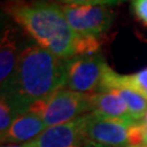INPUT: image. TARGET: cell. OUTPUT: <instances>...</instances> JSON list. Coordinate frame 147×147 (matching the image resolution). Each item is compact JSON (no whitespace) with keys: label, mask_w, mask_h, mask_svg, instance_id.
<instances>
[{"label":"cell","mask_w":147,"mask_h":147,"mask_svg":"<svg viewBox=\"0 0 147 147\" xmlns=\"http://www.w3.org/2000/svg\"><path fill=\"white\" fill-rule=\"evenodd\" d=\"M3 10L13 19L37 45L61 59L97 53L98 38L78 35L71 28L61 5L42 0H9Z\"/></svg>","instance_id":"cell-1"},{"label":"cell","mask_w":147,"mask_h":147,"mask_svg":"<svg viewBox=\"0 0 147 147\" xmlns=\"http://www.w3.org/2000/svg\"><path fill=\"white\" fill-rule=\"evenodd\" d=\"M65 74L67 59L59 58L39 45L27 46L20 51L10 88L1 96L21 116L33 102L64 88Z\"/></svg>","instance_id":"cell-2"},{"label":"cell","mask_w":147,"mask_h":147,"mask_svg":"<svg viewBox=\"0 0 147 147\" xmlns=\"http://www.w3.org/2000/svg\"><path fill=\"white\" fill-rule=\"evenodd\" d=\"M27 112L38 116L47 127L68 123L92 112L90 96L69 89L57 90L47 98L33 102Z\"/></svg>","instance_id":"cell-3"},{"label":"cell","mask_w":147,"mask_h":147,"mask_svg":"<svg viewBox=\"0 0 147 147\" xmlns=\"http://www.w3.org/2000/svg\"><path fill=\"white\" fill-rule=\"evenodd\" d=\"M108 69L104 56L99 53L67 59L64 88L80 94H97Z\"/></svg>","instance_id":"cell-4"},{"label":"cell","mask_w":147,"mask_h":147,"mask_svg":"<svg viewBox=\"0 0 147 147\" xmlns=\"http://www.w3.org/2000/svg\"><path fill=\"white\" fill-rule=\"evenodd\" d=\"M60 5L71 28L80 36L99 38L113 21L112 11L105 5Z\"/></svg>","instance_id":"cell-5"},{"label":"cell","mask_w":147,"mask_h":147,"mask_svg":"<svg viewBox=\"0 0 147 147\" xmlns=\"http://www.w3.org/2000/svg\"><path fill=\"white\" fill-rule=\"evenodd\" d=\"M132 124L134 123L89 112L85 122V137L87 142L98 147H130L127 133Z\"/></svg>","instance_id":"cell-6"},{"label":"cell","mask_w":147,"mask_h":147,"mask_svg":"<svg viewBox=\"0 0 147 147\" xmlns=\"http://www.w3.org/2000/svg\"><path fill=\"white\" fill-rule=\"evenodd\" d=\"M87 113L75 120L47 127L42 134L27 142V147H80L87 142L85 122Z\"/></svg>","instance_id":"cell-7"},{"label":"cell","mask_w":147,"mask_h":147,"mask_svg":"<svg viewBox=\"0 0 147 147\" xmlns=\"http://www.w3.org/2000/svg\"><path fill=\"white\" fill-rule=\"evenodd\" d=\"M20 51L18 49L16 30L5 25L0 42V87L1 95L5 94L11 86L18 67Z\"/></svg>","instance_id":"cell-8"},{"label":"cell","mask_w":147,"mask_h":147,"mask_svg":"<svg viewBox=\"0 0 147 147\" xmlns=\"http://www.w3.org/2000/svg\"><path fill=\"white\" fill-rule=\"evenodd\" d=\"M47 129L38 116L25 112L19 116L7 131L1 134V144H22L35 140Z\"/></svg>","instance_id":"cell-9"},{"label":"cell","mask_w":147,"mask_h":147,"mask_svg":"<svg viewBox=\"0 0 147 147\" xmlns=\"http://www.w3.org/2000/svg\"><path fill=\"white\" fill-rule=\"evenodd\" d=\"M90 96V104H92V112L95 115L108 119H117L135 123L132 118L129 108L124 100L116 90H109L104 93L89 95Z\"/></svg>","instance_id":"cell-10"},{"label":"cell","mask_w":147,"mask_h":147,"mask_svg":"<svg viewBox=\"0 0 147 147\" xmlns=\"http://www.w3.org/2000/svg\"><path fill=\"white\" fill-rule=\"evenodd\" d=\"M124 100L132 118L140 122L143 120L147 112V97L141 92L136 90L131 86L122 85L118 88L113 89Z\"/></svg>","instance_id":"cell-11"},{"label":"cell","mask_w":147,"mask_h":147,"mask_svg":"<svg viewBox=\"0 0 147 147\" xmlns=\"http://www.w3.org/2000/svg\"><path fill=\"white\" fill-rule=\"evenodd\" d=\"M19 117L14 110V108L10 105V102L5 99V97L1 96L0 100V133L3 134L12 124V122Z\"/></svg>","instance_id":"cell-12"},{"label":"cell","mask_w":147,"mask_h":147,"mask_svg":"<svg viewBox=\"0 0 147 147\" xmlns=\"http://www.w3.org/2000/svg\"><path fill=\"white\" fill-rule=\"evenodd\" d=\"M127 135L130 147H147L146 132L142 121L129 126Z\"/></svg>","instance_id":"cell-13"},{"label":"cell","mask_w":147,"mask_h":147,"mask_svg":"<svg viewBox=\"0 0 147 147\" xmlns=\"http://www.w3.org/2000/svg\"><path fill=\"white\" fill-rule=\"evenodd\" d=\"M125 0H55V3L65 5H112Z\"/></svg>","instance_id":"cell-14"},{"label":"cell","mask_w":147,"mask_h":147,"mask_svg":"<svg viewBox=\"0 0 147 147\" xmlns=\"http://www.w3.org/2000/svg\"><path fill=\"white\" fill-rule=\"evenodd\" d=\"M132 9L137 19L147 25V0H132Z\"/></svg>","instance_id":"cell-15"},{"label":"cell","mask_w":147,"mask_h":147,"mask_svg":"<svg viewBox=\"0 0 147 147\" xmlns=\"http://www.w3.org/2000/svg\"><path fill=\"white\" fill-rule=\"evenodd\" d=\"M1 147H27L26 143H22V144H5Z\"/></svg>","instance_id":"cell-16"},{"label":"cell","mask_w":147,"mask_h":147,"mask_svg":"<svg viewBox=\"0 0 147 147\" xmlns=\"http://www.w3.org/2000/svg\"><path fill=\"white\" fill-rule=\"evenodd\" d=\"M143 124H144V127H145V132H146V138H147V112H146V115H145V117L143 118Z\"/></svg>","instance_id":"cell-17"},{"label":"cell","mask_w":147,"mask_h":147,"mask_svg":"<svg viewBox=\"0 0 147 147\" xmlns=\"http://www.w3.org/2000/svg\"><path fill=\"white\" fill-rule=\"evenodd\" d=\"M80 147H98V146H95L94 144H92V143H89V142H86L85 144H83L82 146H80Z\"/></svg>","instance_id":"cell-18"},{"label":"cell","mask_w":147,"mask_h":147,"mask_svg":"<svg viewBox=\"0 0 147 147\" xmlns=\"http://www.w3.org/2000/svg\"><path fill=\"white\" fill-rule=\"evenodd\" d=\"M42 1H48V2H50V1H51V2H53L55 0H42Z\"/></svg>","instance_id":"cell-19"}]
</instances>
